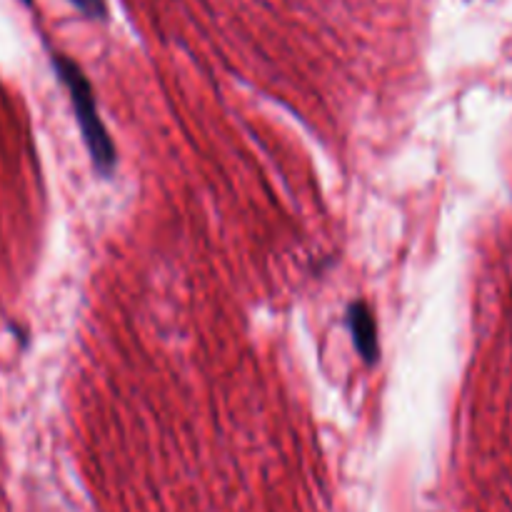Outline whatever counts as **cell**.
Segmentation results:
<instances>
[{
  "label": "cell",
  "instance_id": "1",
  "mask_svg": "<svg viewBox=\"0 0 512 512\" xmlns=\"http://www.w3.org/2000/svg\"><path fill=\"white\" fill-rule=\"evenodd\" d=\"M53 68L58 73L60 83L65 85L70 95V103H73L75 118H78L80 133H83L85 145L90 150V158L93 165L103 175H110L115 168V145L110 140L108 130H105L103 120L98 115V103H95L93 88H90L88 78L80 70V65L75 60H70L68 55H53Z\"/></svg>",
  "mask_w": 512,
  "mask_h": 512
},
{
  "label": "cell",
  "instance_id": "2",
  "mask_svg": "<svg viewBox=\"0 0 512 512\" xmlns=\"http://www.w3.org/2000/svg\"><path fill=\"white\" fill-rule=\"evenodd\" d=\"M348 325L350 333H353L355 348H358L360 358L368 365L378 363L380 355V343H378V325H375L373 313L365 303H353L348 308Z\"/></svg>",
  "mask_w": 512,
  "mask_h": 512
},
{
  "label": "cell",
  "instance_id": "3",
  "mask_svg": "<svg viewBox=\"0 0 512 512\" xmlns=\"http://www.w3.org/2000/svg\"><path fill=\"white\" fill-rule=\"evenodd\" d=\"M75 10L85 15V18H93V20H103L105 18V3L103 0H70Z\"/></svg>",
  "mask_w": 512,
  "mask_h": 512
},
{
  "label": "cell",
  "instance_id": "4",
  "mask_svg": "<svg viewBox=\"0 0 512 512\" xmlns=\"http://www.w3.org/2000/svg\"><path fill=\"white\" fill-rule=\"evenodd\" d=\"M20 3H25V5H30V3H33V0H20Z\"/></svg>",
  "mask_w": 512,
  "mask_h": 512
}]
</instances>
